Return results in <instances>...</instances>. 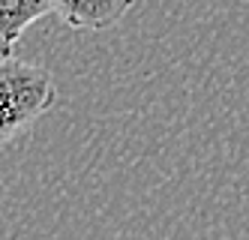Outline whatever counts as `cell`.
<instances>
[{"mask_svg":"<svg viewBox=\"0 0 249 240\" xmlns=\"http://www.w3.org/2000/svg\"><path fill=\"white\" fill-rule=\"evenodd\" d=\"M57 99L51 72L21 57H0V147L30 129Z\"/></svg>","mask_w":249,"mask_h":240,"instance_id":"obj_1","label":"cell"},{"mask_svg":"<svg viewBox=\"0 0 249 240\" xmlns=\"http://www.w3.org/2000/svg\"><path fill=\"white\" fill-rule=\"evenodd\" d=\"M135 0H54V12L72 30H108L120 24Z\"/></svg>","mask_w":249,"mask_h":240,"instance_id":"obj_2","label":"cell"},{"mask_svg":"<svg viewBox=\"0 0 249 240\" xmlns=\"http://www.w3.org/2000/svg\"><path fill=\"white\" fill-rule=\"evenodd\" d=\"M54 12V0H0V57H12L24 30Z\"/></svg>","mask_w":249,"mask_h":240,"instance_id":"obj_3","label":"cell"}]
</instances>
